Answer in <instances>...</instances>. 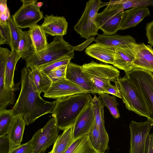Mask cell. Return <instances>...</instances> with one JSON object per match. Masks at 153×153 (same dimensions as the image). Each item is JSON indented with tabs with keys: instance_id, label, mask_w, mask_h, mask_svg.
<instances>
[{
	"instance_id": "obj_1",
	"label": "cell",
	"mask_w": 153,
	"mask_h": 153,
	"mask_svg": "<svg viewBox=\"0 0 153 153\" xmlns=\"http://www.w3.org/2000/svg\"><path fill=\"white\" fill-rule=\"evenodd\" d=\"M21 89L12 110L15 115H21L26 125L33 123L39 117L52 114L56 100L48 102L40 96L33 81L30 68L25 67L21 71Z\"/></svg>"
},
{
	"instance_id": "obj_2",
	"label": "cell",
	"mask_w": 153,
	"mask_h": 153,
	"mask_svg": "<svg viewBox=\"0 0 153 153\" xmlns=\"http://www.w3.org/2000/svg\"><path fill=\"white\" fill-rule=\"evenodd\" d=\"M92 99L89 93H84L56 99L52 116L55 118L58 128L64 131L74 125Z\"/></svg>"
},
{
	"instance_id": "obj_3",
	"label": "cell",
	"mask_w": 153,
	"mask_h": 153,
	"mask_svg": "<svg viewBox=\"0 0 153 153\" xmlns=\"http://www.w3.org/2000/svg\"><path fill=\"white\" fill-rule=\"evenodd\" d=\"M74 46L66 42L63 36H55L42 51L31 54L25 59L26 67H39L54 61L65 57L74 58Z\"/></svg>"
},
{
	"instance_id": "obj_4",
	"label": "cell",
	"mask_w": 153,
	"mask_h": 153,
	"mask_svg": "<svg viewBox=\"0 0 153 153\" xmlns=\"http://www.w3.org/2000/svg\"><path fill=\"white\" fill-rule=\"evenodd\" d=\"M86 77L99 94L106 93V89L119 78L120 71L116 68L108 64L98 63L93 61L82 65Z\"/></svg>"
},
{
	"instance_id": "obj_5",
	"label": "cell",
	"mask_w": 153,
	"mask_h": 153,
	"mask_svg": "<svg viewBox=\"0 0 153 153\" xmlns=\"http://www.w3.org/2000/svg\"><path fill=\"white\" fill-rule=\"evenodd\" d=\"M134 85L143 98L149 112L148 119L153 123V74L144 70L133 68L125 76Z\"/></svg>"
},
{
	"instance_id": "obj_6",
	"label": "cell",
	"mask_w": 153,
	"mask_h": 153,
	"mask_svg": "<svg viewBox=\"0 0 153 153\" xmlns=\"http://www.w3.org/2000/svg\"><path fill=\"white\" fill-rule=\"evenodd\" d=\"M107 2L100 0H90L86 3L85 10L81 18L74 26V29L81 37L87 39L98 35L97 25L98 12Z\"/></svg>"
},
{
	"instance_id": "obj_7",
	"label": "cell",
	"mask_w": 153,
	"mask_h": 153,
	"mask_svg": "<svg viewBox=\"0 0 153 153\" xmlns=\"http://www.w3.org/2000/svg\"><path fill=\"white\" fill-rule=\"evenodd\" d=\"M123 102L128 110L148 118L150 114L145 102L134 85L125 76L117 81Z\"/></svg>"
},
{
	"instance_id": "obj_8",
	"label": "cell",
	"mask_w": 153,
	"mask_h": 153,
	"mask_svg": "<svg viewBox=\"0 0 153 153\" xmlns=\"http://www.w3.org/2000/svg\"><path fill=\"white\" fill-rule=\"evenodd\" d=\"M22 3L19 9L12 16L16 25L21 28H30L37 24L44 17L36 0H21Z\"/></svg>"
},
{
	"instance_id": "obj_9",
	"label": "cell",
	"mask_w": 153,
	"mask_h": 153,
	"mask_svg": "<svg viewBox=\"0 0 153 153\" xmlns=\"http://www.w3.org/2000/svg\"><path fill=\"white\" fill-rule=\"evenodd\" d=\"M124 11H120L107 2V6L101 12L98 13L97 25L103 34L107 36L116 34L120 30L123 18Z\"/></svg>"
},
{
	"instance_id": "obj_10",
	"label": "cell",
	"mask_w": 153,
	"mask_h": 153,
	"mask_svg": "<svg viewBox=\"0 0 153 153\" xmlns=\"http://www.w3.org/2000/svg\"><path fill=\"white\" fill-rule=\"evenodd\" d=\"M59 130L55 118L52 117L43 128L36 132L31 139L33 153H45L46 149L56 140Z\"/></svg>"
},
{
	"instance_id": "obj_11",
	"label": "cell",
	"mask_w": 153,
	"mask_h": 153,
	"mask_svg": "<svg viewBox=\"0 0 153 153\" xmlns=\"http://www.w3.org/2000/svg\"><path fill=\"white\" fill-rule=\"evenodd\" d=\"M153 126V122L149 119L143 122L131 121L129 124L130 153H146V140Z\"/></svg>"
},
{
	"instance_id": "obj_12",
	"label": "cell",
	"mask_w": 153,
	"mask_h": 153,
	"mask_svg": "<svg viewBox=\"0 0 153 153\" xmlns=\"http://www.w3.org/2000/svg\"><path fill=\"white\" fill-rule=\"evenodd\" d=\"M88 92L79 86L64 78L53 82L44 97L58 99L68 96Z\"/></svg>"
},
{
	"instance_id": "obj_13",
	"label": "cell",
	"mask_w": 153,
	"mask_h": 153,
	"mask_svg": "<svg viewBox=\"0 0 153 153\" xmlns=\"http://www.w3.org/2000/svg\"><path fill=\"white\" fill-rule=\"evenodd\" d=\"M137 43L115 48L114 59L113 65L124 71L126 73L133 68V62L137 51Z\"/></svg>"
},
{
	"instance_id": "obj_14",
	"label": "cell",
	"mask_w": 153,
	"mask_h": 153,
	"mask_svg": "<svg viewBox=\"0 0 153 153\" xmlns=\"http://www.w3.org/2000/svg\"><path fill=\"white\" fill-rule=\"evenodd\" d=\"M95 121L91 101L80 114L74 125V140L88 135L94 125Z\"/></svg>"
},
{
	"instance_id": "obj_15",
	"label": "cell",
	"mask_w": 153,
	"mask_h": 153,
	"mask_svg": "<svg viewBox=\"0 0 153 153\" xmlns=\"http://www.w3.org/2000/svg\"><path fill=\"white\" fill-rule=\"evenodd\" d=\"M65 78L76 85L88 93H97L91 83L86 77L82 66L70 62L67 65Z\"/></svg>"
},
{
	"instance_id": "obj_16",
	"label": "cell",
	"mask_w": 153,
	"mask_h": 153,
	"mask_svg": "<svg viewBox=\"0 0 153 153\" xmlns=\"http://www.w3.org/2000/svg\"><path fill=\"white\" fill-rule=\"evenodd\" d=\"M132 66L133 68L153 72V50L152 46L144 43L137 44Z\"/></svg>"
},
{
	"instance_id": "obj_17",
	"label": "cell",
	"mask_w": 153,
	"mask_h": 153,
	"mask_svg": "<svg viewBox=\"0 0 153 153\" xmlns=\"http://www.w3.org/2000/svg\"><path fill=\"white\" fill-rule=\"evenodd\" d=\"M41 26L46 33L54 36H63L67 33L68 24L64 16L46 15Z\"/></svg>"
},
{
	"instance_id": "obj_18",
	"label": "cell",
	"mask_w": 153,
	"mask_h": 153,
	"mask_svg": "<svg viewBox=\"0 0 153 153\" xmlns=\"http://www.w3.org/2000/svg\"><path fill=\"white\" fill-rule=\"evenodd\" d=\"M85 52L86 54L103 62L111 64L114 62V47L95 43L87 47Z\"/></svg>"
},
{
	"instance_id": "obj_19",
	"label": "cell",
	"mask_w": 153,
	"mask_h": 153,
	"mask_svg": "<svg viewBox=\"0 0 153 153\" xmlns=\"http://www.w3.org/2000/svg\"><path fill=\"white\" fill-rule=\"evenodd\" d=\"M150 14L148 8L135 7L124 11L120 30L134 27Z\"/></svg>"
},
{
	"instance_id": "obj_20",
	"label": "cell",
	"mask_w": 153,
	"mask_h": 153,
	"mask_svg": "<svg viewBox=\"0 0 153 153\" xmlns=\"http://www.w3.org/2000/svg\"><path fill=\"white\" fill-rule=\"evenodd\" d=\"M26 125L21 115H15L7 134L10 142L9 153L21 144Z\"/></svg>"
},
{
	"instance_id": "obj_21",
	"label": "cell",
	"mask_w": 153,
	"mask_h": 153,
	"mask_svg": "<svg viewBox=\"0 0 153 153\" xmlns=\"http://www.w3.org/2000/svg\"><path fill=\"white\" fill-rule=\"evenodd\" d=\"M7 63L0 62V111L6 109L15 102L14 91L16 89H7L5 84V71Z\"/></svg>"
},
{
	"instance_id": "obj_22",
	"label": "cell",
	"mask_w": 153,
	"mask_h": 153,
	"mask_svg": "<svg viewBox=\"0 0 153 153\" xmlns=\"http://www.w3.org/2000/svg\"><path fill=\"white\" fill-rule=\"evenodd\" d=\"M94 41L96 43L114 47L127 45L131 43H136L135 39L130 35L121 36L116 34L111 36L99 34Z\"/></svg>"
},
{
	"instance_id": "obj_23",
	"label": "cell",
	"mask_w": 153,
	"mask_h": 153,
	"mask_svg": "<svg viewBox=\"0 0 153 153\" xmlns=\"http://www.w3.org/2000/svg\"><path fill=\"white\" fill-rule=\"evenodd\" d=\"M28 33L32 40L35 53L45 49L48 43L46 33L41 25L37 24L29 28Z\"/></svg>"
},
{
	"instance_id": "obj_24",
	"label": "cell",
	"mask_w": 153,
	"mask_h": 153,
	"mask_svg": "<svg viewBox=\"0 0 153 153\" xmlns=\"http://www.w3.org/2000/svg\"><path fill=\"white\" fill-rule=\"evenodd\" d=\"M88 136L91 144L98 152L105 153L108 149L109 139L108 134L101 132L95 124Z\"/></svg>"
},
{
	"instance_id": "obj_25",
	"label": "cell",
	"mask_w": 153,
	"mask_h": 153,
	"mask_svg": "<svg viewBox=\"0 0 153 153\" xmlns=\"http://www.w3.org/2000/svg\"><path fill=\"white\" fill-rule=\"evenodd\" d=\"M74 125L68 127L58 137L53 143L51 153H65L74 140Z\"/></svg>"
},
{
	"instance_id": "obj_26",
	"label": "cell",
	"mask_w": 153,
	"mask_h": 153,
	"mask_svg": "<svg viewBox=\"0 0 153 153\" xmlns=\"http://www.w3.org/2000/svg\"><path fill=\"white\" fill-rule=\"evenodd\" d=\"M21 58L18 51H12L8 57L5 71V84L9 90L16 89L14 84V71L16 64Z\"/></svg>"
},
{
	"instance_id": "obj_27",
	"label": "cell",
	"mask_w": 153,
	"mask_h": 153,
	"mask_svg": "<svg viewBox=\"0 0 153 153\" xmlns=\"http://www.w3.org/2000/svg\"><path fill=\"white\" fill-rule=\"evenodd\" d=\"M31 74L36 88L39 93L46 92L53 82L48 76L39 70L36 67L30 68Z\"/></svg>"
},
{
	"instance_id": "obj_28",
	"label": "cell",
	"mask_w": 153,
	"mask_h": 153,
	"mask_svg": "<svg viewBox=\"0 0 153 153\" xmlns=\"http://www.w3.org/2000/svg\"><path fill=\"white\" fill-rule=\"evenodd\" d=\"M92 104L95 117V124L100 132L108 134L104 126V106L102 102L95 95L92 99Z\"/></svg>"
},
{
	"instance_id": "obj_29",
	"label": "cell",
	"mask_w": 153,
	"mask_h": 153,
	"mask_svg": "<svg viewBox=\"0 0 153 153\" xmlns=\"http://www.w3.org/2000/svg\"><path fill=\"white\" fill-rule=\"evenodd\" d=\"M18 51L22 59L35 53L32 40L27 31H22Z\"/></svg>"
},
{
	"instance_id": "obj_30",
	"label": "cell",
	"mask_w": 153,
	"mask_h": 153,
	"mask_svg": "<svg viewBox=\"0 0 153 153\" xmlns=\"http://www.w3.org/2000/svg\"><path fill=\"white\" fill-rule=\"evenodd\" d=\"M15 116L12 109L0 111V136L7 134Z\"/></svg>"
},
{
	"instance_id": "obj_31",
	"label": "cell",
	"mask_w": 153,
	"mask_h": 153,
	"mask_svg": "<svg viewBox=\"0 0 153 153\" xmlns=\"http://www.w3.org/2000/svg\"><path fill=\"white\" fill-rule=\"evenodd\" d=\"M7 23L10 32L11 51H18L22 30L16 25L11 16L7 20Z\"/></svg>"
},
{
	"instance_id": "obj_32",
	"label": "cell",
	"mask_w": 153,
	"mask_h": 153,
	"mask_svg": "<svg viewBox=\"0 0 153 153\" xmlns=\"http://www.w3.org/2000/svg\"><path fill=\"white\" fill-rule=\"evenodd\" d=\"M115 2L118 9L120 11H124V10L130 8L153 6V0H115Z\"/></svg>"
},
{
	"instance_id": "obj_33",
	"label": "cell",
	"mask_w": 153,
	"mask_h": 153,
	"mask_svg": "<svg viewBox=\"0 0 153 153\" xmlns=\"http://www.w3.org/2000/svg\"><path fill=\"white\" fill-rule=\"evenodd\" d=\"M99 95V98L101 100L104 106L108 108L110 113L115 118H119L120 114L117 108L118 103L116 98L114 96H110L106 93H101Z\"/></svg>"
},
{
	"instance_id": "obj_34",
	"label": "cell",
	"mask_w": 153,
	"mask_h": 153,
	"mask_svg": "<svg viewBox=\"0 0 153 153\" xmlns=\"http://www.w3.org/2000/svg\"><path fill=\"white\" fill-rule=\"evenodd\" d=\"M72 59L73 58L70 57L63 58L37 68L39 70L48 75L51 71L56 68L68 65L71 62Z\"/></svg>"
},
{
	"instance_id": "obj_35",
	"label": "cell",
	"mask_w": 153,
	"mask_h": 153,
	"mask_svg": "<svg viewBox=\"0 0 153 153\" xmlns=\"http://www.w3.org/2000/svg\"><path fill=\"white\" fill-rule=\"evenodd\" d=\"M68 65L61 66L51 71L48 75L53 83L59 80L65 78Z\"/></svg>"
},
{
	"instance_id": "obj_36",
	"label": "cell",
	"mask_w": 153,
	"mask_h": 153,
	"mask_svg": "<svg viewBox=\"0 0 153 153\" xmlns=\"http://www.w3.org/2000/svg\"><path fill=\"white\" fill-rule=\"evenodd\" d=\"M0 37L4 40L5 44L8 45L10 47H11L10 30L7 22L6 23L0 22Z\"/></svg>"
},
{
	"instance_id": "obj_37",
	"label": "cell",
	"mask_w": 153,
	"mask_h": 153,
	"mask_svg": "<svg viewBox=\"0 0 153 153\" xmlns=\"http://www.w3.org/2000/svg\"><path fill=\"white\" fill-rule=\"evenodd\" d=\"M74 153H99L92 146L88 136Z\"/></svg>"
},
{
	"instance_id": "obj_38",
	"label": "cell",
	"mask_w": 153,
	"mask_h": 153,
	"mask_svg": "<svg viewBox=\"0 0 153 153\" xmlns=\"http://www.w3.org/2000/svg\"><path fill=\"white\" fill-rule=\"evenodd\" d=\"M34 148L32 140L22 144L12 150L9 153H33Z\"/></svg>"
},
{
	"instance_id": "obj_39",
	"label": "cell",
	"mask_w": 153,
	"mask_h": 153,
	"mask_svg": "<svg viewBox=\"0 0 153 153\" xmlns=\"http://www.w3.org/2000/svg\"><path fill=\"white\" fill-rule=\"evenodd\" d=\"M88 136L85 135L74 139L65 153H74Z\"/></svg>"
},
{
	"instance_id": "obj_40",
	"label": "cell",
	"mask_w": 153,
	"mask_h": 153,
	"mask_svg": "<svg viewBox=\"0 0 153 153\" xmlns=\"http://www.w3.org/2000/svg\"><path fill=\"white\" fill-rule=\"evenodd\" d=\"M10 142L7 134L0 136V153H9Z\"/></svg>"
},
{
	"instance_id": "obj_41",
	"label": "cell",
	"mask_w": 153,
	"mask_h": 153,
	"mask_svg": "<svg viewBox=\"0 0 153 153\" xmlns=\"http://www.w3.org/2000/svg\"><path fill=\"white\" fill-rule=\"evenodd\" d=\"M106 93L112 94L117 97L122 99V96L119 89L117 81L115 83L114 85L111 84L107 88Z\"/></svg>"
},
{
	"instance_id": "obj_42",
	"label": "cell",
	"mask_w": 153,
	"mask_h": 153,
	"mask_svg": "<svg viewBox=\"0 0 153 153\" xmlns=\"http://www.w3.org/2000/svg\"><path fill=\"white\" fill-rule=\"evenodd\" d=\"M146 29L148 42L153 46V21L146 25Z\"/></svg>"
},
{
	"instance_id": "obj_43",
	"label": "cell",
	"mask_w": 153,
	"mask_h": 153,
	"mask_svg": "<svg viewBox=\"0 0 153 153\" xmlns=\"http://www.w3.org/2000/svg\"><path fill=\"white\" fill-rule=\"evenodd\" d=\"M145 148L147 153H153V134H149L146 138Z\"/></svg>"
},
{
	"instance_id": "obj_44",
	"label": "cell",
	"mask_w": 153,
	"mask_h": 153,
	"mask_svg": "<svg viewBox=\"0 0 153 153\" xmlns=\"http://www.w3.org/2000/svg\"><path fill=\"white\" fill-rule=\"evenodd\" d=\"M95 40V39L93 37L87 39L85 42L81 44L74 46L75 51H82L91 42Z\"/></svg>"
},
{
	"instance_id": "obj_45",
	"label": "cell",
	"mask_w": 153,
	"mask_h": 153,
	"mask_svg": "<svg viewBox=\"0 0 153 153\" xmlns=\"http://www.w3.org/2000/svg\"><path fill=\"white\" fill-rule=\"evenodd\" d=\"M7 0H0V13L5 12L8 9L7 5Z\"/></svg>"
},
{
	"instance_id": "obj_46",
	"label": "cell",
	"mask_w": 153,
	"mask_h": 153,
	"mask_svg": "<svg viewBox=\"0 0 153 153\" xmlns=\"http://www.w3.org/2000/svg\"><path fill=\"white\" fill-rule=\"evenodd\" d=\"M43 2H37V6L40 8L43 5Z\"/></svg>"
},
{
	"instance_id": "obj_47",
	"label": "cell",
	"mask_w": 153,
	"mask_h": 153,
	"mask_svg": "<svg viewBox=\"0 0 153 153\" xmlns=\"http://www.w3.org/2000/svg\"><path fill=\"white\" fill-rule=\"evenodd\" d=\"M48 153H51V151L50 152H48Z\"/></svg>"
}]
</instances>
